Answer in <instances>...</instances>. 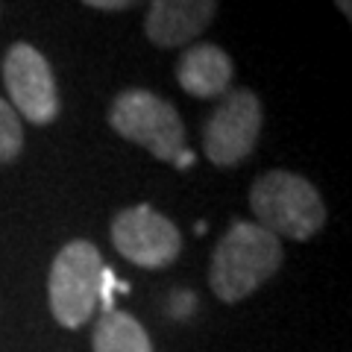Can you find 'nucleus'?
<instances>
[{
	"label": "nucleus",
	"mask_w": 352,
	"mask_h": 352,
	"mask_svg": "<svg viewBox=\"0 0 352 352\" xmlns=\"http://www.w3.org/2000/svg\"><path fill=\"white\" fill-rule=\"evenodd\" d=\"M282 258L285 250L276 235H270L258 223L238 220L217 241L208 267V285L220 302H241L282 267Z\"/></svg>",
	"instance_id": "f257e3e1"
},
{
	"label": "nucleus",
	"mask_w": 352,
	"mask_h": 352,
	"mask_svg": "<svg viewBox=\"0 0 352 352\" xmlns=\"http://www.w3.org/2000/svg\"><path fill=\"white\" fill-rule=\"evenodd\" d=\"M250 208L276 238L308 241L326 223V206L311 182L291 170H267L252 182Z\"/></svg>",
	"instance_id": "f03ea898"
},
{
	"label": "nucleus",
	"mask_w": 352,
	"mask_h": 352,
	"mask_svg": "<svg viewBox=\"0 0 352 352\" xmlns=\"http://www.w3.org/2000/svg\"><path fill=\"white\" fill-rule=\"evenodd\" d=\"M103 256L91 241H71L50 267V311L65 329H82L94 317L103 291Z\"/></svg>",
	"instance_id": "7ed1b4c3"
},
{
	"label": "nucleus",
	"mask_w": 352,
	"mask_h": 352,
	"mask_svg": "<svg viewBox=\"0 0 352 352\" xmlns=\"http://www.w3.org/2000/svg\"><path fill=\"white\" fill-rule=\"evenodd\" d=\"M109 124L120 138L144 147L159 162H173L185 150V126L176 106L147 88H129L118 94Z\"/></svg>",
	"instance_id": "20e7f679"
},
{
	"label": "nucleus",
	"mask_w": 352,
	"mask_h": 352,
	"mask_svg": "<svg viewBox=\"0 0 352 352\" xmlns=\"http://www.w3.org/2000/svg\"><path fill=\"white\" fill-rule=\"evenodd\" d=\"M261 124H264V109L256 91H250V88L226 91L203 129L206 159L214 168H235V164H241L256 150Z\"/></svg>",
	"instance_id": "39448f33"
},
{
	"label": "nucleus",
	"mask_w": 352,
	"mask_h": 352,
	"mask_svg": "<svg viewBox=\"0 0 352 352\" xmlns=\"http://www.w3.org/2000/svg\"><path fill=\"white\" fill-rule=\"evenodd\" d=\"M3 85L9 91V106L18 118L36 126H47L59 115V91L53 80L50 62L27 41H18L6 50Z\"/></svg>",
	"instance_id": "423d86ee"
},
{
	"label": "nucleus",
	"mask_w": 352,
	"mask_h": 352,
	"mask_svg": "<svg viewBox=\"0 0 352 352\" xmlns=\"http://www.w3.org/2000/svg\"><path fill=\"white\" fill-rule=\"evenodd\" d=\"M112 244L126 261L159 270L179 258L182 238L173 220L159 214L153 206H132L115 214Z\"/></svg>",
	"instance_id": "0eeeda50"
},
{
	"label": "nucleus",
	"mask_w": 352,
	"mask_h": 352,
	"mask_svg": "<svg viewBox=\"0 0 352 352\" xmlns=\"http://www.w3.org/2000/svg\"><path fill=\"white\" fill-rule=\"evenodd\" d=\"M214 12L217 0H153L144 32L159 47H182L212 24Z\"/></svg>",
	"instance_id": "6e6552de"
},
{
	"label": "nucleus",
	"mask_w": 352,
	"mask_h": 352,
	"mask_svg": "<svg viewBox=\"0 0 352 352\" xmlns=\"http://www.w3.org/2000/svg\"><path fill=\"white\" fill-rule=\"evenodd\" d=\"M232 59L226 50H220L217 44H191L182 53L179 65H176V80H179L182 91H188L191 97L200 100H212V97H223L232 85Z\"/></svg>",
	"instance_id": "1a4fd4ad"
},
{
	"label": "nucleus",
	"mask_w": 352,
	"mask_h": 352,
	"mask_svg": "<svg viewBox=\"0 0 352 352\" xmlns=\"http://www.w3.org/2000/svg\"><path fill=\"white\" fill-rule=\"evenodd\" d=\"M91 346L94 352H153V340L132 314L109 308L94 326Z\"/></svg>",
	"instance_id": "9d476101"
},
{
	"label": "nucleus",
	"mask_w": 352,
	"mask_h": 352,
	"mask_svg": "<svg viewBox=\"0 0 352 352\" xmlns=\"http://www.w3.org/2000/svg\"><path fill=\"white\" fill-rule=\"evenodd\" d=\"M24 150V129H21V118L15 109L0 97V164L15 162Z\"/></svg>",
	"instance_id": "9b49d317"
},
{
	"label": "nucleus",
	"mask_w": 352,
	"mask_h": 352,
	"mask_svg": "<svg viewBox=\"0 0 352 352\" xmlns=\"http://www.w3.org/2000/svg\"><path fill=\"white\" fill-rule=\"evenodd\" d=\"M82 3L91 9H103V12H120V9L135 6L138 0H82Z\"/></svg>",
	"instance_id": "f8f14e48"
},
{
	"label": "nucleus",
	"mask_w": 352,
	"mask_h": 352,
	"mask_svg": "<svg viewBox=\"0 0 352 352\" xmlns=\"http://www.w3.org/2000/svg\"><path fill=\"white\" fill-rule=\"evenodd\" d=\"M191 162H194V153H191L188 147H185V150L179 153V156H176V159H173V164H176V168H188V164H191Z\"/></svg>",
	"instance_id": "ddd939ff"
},
{
	"label": "nucleus",
	"mask_w": 352,
	"mask_h": 352,
	"mask_svg": "<svg viewBox=\"0 0 352 352\" xmlns=\"http://www.w3.org/2000/svg\"><path fill=\"white\" fill-rule=\"evenodd\" d=\"M335 3H338L340 12H344V18L349 21V18H352V0H335Z\"/></svg>",
	"instance_id": "4468645a"
}]
</instances>
